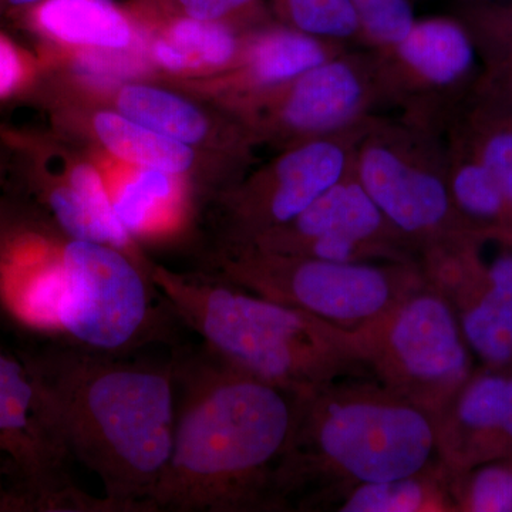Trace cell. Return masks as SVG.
I'll return each mask as SVG.
<instances>
[{"instance_id":"6da1fadb","label":"cell","mask_w":512,"mask_h":512,"mask_svg":"<svg viewBox=\"0 0 512 512\" xmlns=\"http://www.w3.org/2000/svg\"><path fill=\"white\" fill-rule=\"evenodd\" d=\"M52 439L99 478L117 512H154L151 498L173 451V360H130L49 342L20 353Z\"/></svg>"},{"instance_id":"7a4b0ae2","label":"cell","mask_w":512,"mask_h":512,"mask_svg":"<svg viewBox=\"0 0 512 512\" xmlns=\"http://www.w3.org/2000/svg\"><path fill=\"white\" fill-rule=\"evenodd\" d=\"M173 451L153 511L274 512L275 474L308 393L265 382L201 349L175 348Z\"/></svg>"},{"instance_id":"3957f363","label":"cell","mask_w":512,"mask_h":512,"mask_svg":"<svg viewBox=\"0 0 512 512\" xmlns=\"http://www.w3.org/2000/svg\"><path fill=\"white\" fill-rule=\"evenodd\" d=\"M437 458L430 414L376 380H336L303 399L275 474L276 510L336 511L356 488L410 476Z\"/></svg>"},{"instance_id":"277c9868","label":"cell","mask_w":512,"mask_h":512,"mask_svg":"<svg viewBox=\"0 0 512 512\" xmlns=\"http://www.w3.org/2000/svg\"><path fill=\"white\" fill-rule=\"evenodd\" d=\"M151 281L202 346L241 372L298 393L350 377L373 379L353 332L215 275L153 268Z\"/></svg>"},{"instance_id":"5b68a950","label":"cell","mask_w":512,"mask_h":512,"mask_svg":"<svg viewBox=\"0 0 512 512\" xmlns=\"http://www.w3.org/2000/svg\"><path fill=\"white\" fill-rule=\"evenodd\" d=\"M222 281L355 332L427 284L420 264L335 262L238 247L218 262Z\"/></svg>"},{"instance_id":"8992f818","label":"cell","mask_w":512,"mask_h":512,"mask_svg":"<svg viewBox=\"0 0 512 512\" xmlns=\"http://www.w3.org/2000/svg\"><path fill=\"white\" fill-rule=\"evenodd\" d=\"M353 335L373 380L434 420L476 370L456 312L429 282Z\"/></svg>"},{"instance_id":"52a82bcc","label":"cell","mask_w":512,"mask_h":512,"mask_svg":"<svg viewBox=\"0 0 512 512\" xmlns=\"http://www.w3.org/2000/svg\"><path fill=\"white\" fill-rule=\"evenodd\" d=\"M433 151L419 133L367 120L353 161L376 207L420 256L473 229L457 211Z\"/></svg>"},{"instance_id":"ba28073f","label":"cell","mask_w":512,"mask_h":512,"mask_svg":"<svg viewBox=\"0 0 512 512\" xmlns=\"http://www.w3.org/2000/svg\"><path fill=\"white\" fill-rule=\"evenodd\" d=\"M245 247L335 262L420 264L419 252L386 220L353 168L298 217Z\"/></svg>"},{"instance_id":"9c48e42d","label":"cell","mask_w":512,"mask_h":512,"mask_svg":"<svg viewBox=\"0 0 512 512\" xmlns=\"http://www.w3.org/2000/svg\"><path fill=\"white\" fill-rule=\"evenodd\" d=\"M67 460L37 413L28 367L0 348V464H8L20 494L35 511L114 512L106 498L74 485Z\"/></svg>"},{"instance_id":"30bf717a","label":"cell","mask_w":512,"mask_h":512,"mask_svg":"<svg viewBox=\"0 0 512 512\" xmlns=\"http://www.w3.org/2000/svg\"><path fill=\"white\" fill-rule=\"evenodd\" d=\"M366 121L330 136L303 141L275 164L265 183L245 192L234 205L241 238L237 247L288 224L350 173Z\"/></svg>"},{"instance_id":"8fae6325","label":"cell","mask_w":512,"mask_h":512,"mask_svg":"<svg viewBox=\"0 0 512 512\" xmlns=\"http://www.w3.org/2000/svg\"><path fill=\"white\" fill-rule=\"evenodd\" d=\"M67 239L56 241L26 225H0V325L47 343L62 342Z\"/></svg>"},{"instance_id":"7c38bea8","label":"cell","mask_w":512,"mask_h":512,"mask_svg":"<svg viewBox=\"0 0 512 512\" xmlns=\"http://www.w3.org/2000/svg\"><path fill=\"white\" fill-rule=\"evenodd\" d=\"M437 454L450 474L512 457V370L476 367L436 420Z\"/></svg>"},{"instance_id":"4fadbf2b","label":"cell","mask_w":512,"mask_h":512,"mask_svg":"<svg viewBox=\"0 0 512 512\" xmlns=\"http://www.w3.org/2000/svg\"><path fill=\"white\" fill-rule=\"evenodd\" d=\"M387 94L443 93L460 83L474 64V47L456 20H416L410 32L386 52H379Z\"/></svg>"},{"instance_id":"5bb4252c","label":"cell","mask_w":512,"mask_h":512,"mask_svg":"<svg viewBox=\"0 0 512 512\" xmlns=\"http://www.w3.org/2000/svg\"><path fill=\"white\" fill-rule=\"evenodd\" d=\"M338 512H457L451 474L440 458L410 476L356 488Z\"/></svg>"},{"instance_id":"9a60e30c","label":"cell","mask_w":512,"mask_h":512,"mask_svg":"<svg viewBox=\"0 0 512 512\" xmlns=\"http://www.w3.org/2000/svg\"><path fill=\"white\" fill-rule=\"evenodd\" d=\"M35 20L46 35L70 45L121 49L131 40L130 23L114 0H43Z\"/></svg>"},{"instance_id":"2e32d148","label":"cell","mask_w":512,"mask_h":512,"mask_svg":"<svg viewBox=\"0 0 512 512\" xmlns=\"http://www.w3.org/2000/svg\"><path fill=\"white\" fill-rule=\"evenodd\" d=\"M345 53L342 43L275 29L256 36L247 53L248 74L259 86H281Z\"/></svg>"},{"instance_id":"e0dca14e","label":"cell","mask_w":512,"mask_h":512,"mask_svg":"<svg viewBox=\"0 0 512 512\" xmlns=\"http://www.w3.org/2000/svg\"><path fill=\"white\" fill-rule=\"evenodd\" d=\"M94 127L97 136L114 156L143 168L181 174L194 160L187 144L140 126L123 114L100 113Z\"/></svg>"},{"instance_id":"ac0fdd59","label":"cell","mask_w":512,"mask_h":512,"mask_svg":"<svg viewBox=\"0 0 512 512\" xmlns=\"http://www.w3.org/2000/svg\"><path fill=\"white\" fill-rule=\"evenodd\" d=\"M237 46L227 23L181 18L157 40L154 56L165 69L183 72L201 66H224L237 53Z\"/></svg>"},{"instance_id":"d6986e66","label":"cell","mask_w":512,"mask_h":512,"mask_svg":"<svg viewBox=\"0 0 512 512\" xmlns=\"http://www.w3.org/2000/svg\"><path fill=\"white\" fill-rule=\"evenodd\" d=\"M119 109L124 117L181 143H198L208 130L207 120L190 103L153 87L121 90Z\"/></svg>"},{"instance_id":"ffe728a7","label":"cell","mask_w":512,"mask_h":512,"mask_svg":"<svg viewBox=\"0 0 512 512\" xmlns=\"http://www.w3.org/2000/svg\"><path fill=\"white\" fill-rule=\"evenodd\" d=\"M111 201L130 237L164 231L175 220L173 183L167 173L154 168L138 171Z\"/></svg>"},{"instance_id":"44dd1931","label":"cell","mask_w":512,"mask_h":512,"mask_svg":"<svg viewBox=\"0 0 512 512\" xmlns=\"http://www.w3.org/2000/svg\"><path fill=\"white\" fill-rule=\"evenodd\" d=\"M451 198L461 217L474 228L483 222L484 229H505L508 207L500 184L480 161L454 165L447 174Z\"/></svg>"},{"instance_id":"7402d4cb","label":"cell","mask_w":512,"mask_h":512,"mask_svg":"<svg viewBox=\"0 0 512 512\" xmlns=\"http://www.w3.org/2000/svg\"><path fill=\"white\" fill-rule=\"evenodd\" d=\"M457 512H512V457L451 474Z\"/></svg>"},{"instance_id":"603a6c76","label":"cell","mask_w":512,"mask_h":512,"mask_svg":"<svg viewBox=\"0 0 512 512\" xmlns=\"http://www.w3.org/2000/svg\"><path fill=\"white\" fill-rule=\"evenodd\" d=\"M292 29L342 43L362 39L359 19L349 0H276Z\"/></svg>"},{"instance_id":"cb8c5ba5","label":"cell","mask_w":512,"mask_h":512,"mask_svg":"<svg viewBox=\"0 0 512 512\" xmlns=\"http://www.w3.org/2000/svg\"><path fill=\"white\" fill-rule=\"evenodd\" d=\"M359 19L362 39L386 52L416 23L412 0H349Z\"/></svg>"},{"instance_id":"d4e9b609","label":"cell","mask_w":512,"mask_h":512,"mask_svg":"<svg viewBox=\"0 0 512 512\" xmlns=\"http://www.w3.org/2000/svg\"><path fill=\"white\" fill-rule=\"evenodd\" d=\"M478 161L490 171L504 192L508 225L501 231L512 232V130L503 128L491 134L481 147Z\"/></svg>"},{"instance_id":"484cf974","label":"cell","mask_w":512,"mask_h":512,"mask_svg":"<svg viewBox=\"0 0 512 512\" xmlns=\"http://www.w3.org/2000/svg\"><path fill=\"white\" fill-rule=\"evenodd\" d=\"M187 18L221 22L249 12L255 8L256 0H175Z\"/></svg>"},{"instance_id":"4316f807","label":"cell","mask_w":512,"mask_h":512,"mask_svg":"<svg viewBox=\"0 0 512 512\" xmlns=\"http://www.w3.org/2000/svg\"><path fill=\"white\" fill-rule=\"evenodd\" d=\"M26 77V63L18 47L0 35V100L18 92Z\"/></svg>"},{"instance_id":"83f0119b","label":"cell","mask_w":512,"mask_h":512,"mask_svg":"<svg viewBox=\"0 0 512 512\" xmlns=\"http://www.w3.org/2000/svg\"><path fill=\"white\" fill-rule=\"evenodd\" d=\"M0 512H35L28 498L16 490L8 487L3 478V466L0 464Z\"/></svg>"},{"instance_id":"f1b7e54d","label":"cell","mask_w":512,"mask_h":512,"mask_svg":"<svg viewBox=\"0 0 512 512\" xmlns=\"http://www.w3.org/2000/svg\"><path fill=\"white\" fill-rule=\"evenodd\" d=\"M8 2L13 6H28L33 3H42L43 0H8Z\"/></svg>"},{"instance_id":"f546056e","label":"cell","mask_w":512,"mask_h":512,"mask_svg":"<svg viewBox=\"0 0 512 512\" xmlns=\"http://www.w3.org/2000/svg\"><path fill=\"white\" fill-rule=\"evenodd\" d=\"M511 239H512V235H511Z\"/></svg>"}]
</instances>
